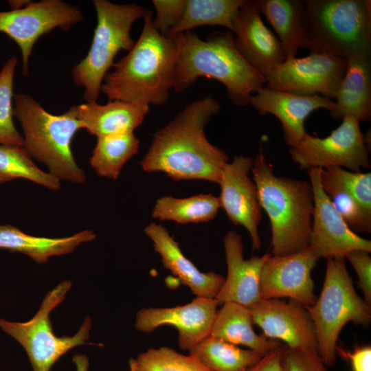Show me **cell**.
<instances>
[{
	"mask_svg": "<svg viewBox=\"0 0 371 371\" xmlns=\"http://www.w3.org/2000/svg\"><path fill=\"white\" fill-rule=\"evenodd\" d=\"M247 0H187L183 17L170 35L204 25L222 26L234 33L240 8Z\"/></svg>",
	"mask_w": 371,
	"mask_h": 371,
	"instance_id": "cell-28",
	"label": "cell"
},
{
	"mask_svg": "<svg viewBox=\"0 0 371 371\" xmlns=\"http://www.w3.org/2000/svg\"><path fill=\"white\" fill-rule=\"evenodd\" d=\"M13 102V114L21 126L23 148L29 155L44 164L59 180L84 183L86 174L71 148L75 134L82 129L73 110L53 115L26 93L14 95Z\"/></svg>",
	"mask_w": 371,
	"mask_h": 371,
	"instance_id": "cell-6",
	"label": "cell"
},
{
	"mask_svg": "<svg viewBox=\"0 0 371 371\" xmlns=\"http://www.w3.org/2000/svg\"><path fill=\"white\" fill-rule=\"evenodd\" d=\"M322 187L352 231L370 234L371 213L367 212L352 195L336 187L330 186Z\"/></svg>",
	"mask_w": 371,
	"mask_h": 371,
	"instance_id": "cell-35",
	"label": "cell"
},
{
	"mask_svg": "<svg viewBox=\"0 0 371 371\" xmlns=\"http://www.w3.org/2000/svg\"><path fill=\"white\" fill-rule=\"evenodd\" d=\"M71 287L64 280L49 291L30 320L16 322L0 319V328L18 341L25 350L33 371H50L56 362L71 349L87 344L91 319L87 317L78 332L72 336H57L53 330L51 312L61 304Z\"/></svg>",
	"mask_w": 371,
	"mask_h": 371,
	"instance_id": "cell-9",
	"label": "cell"
},
{
	"mask_svg": "<svg viewBox=\"0 0 371 371\" xmlns=\"http://www.w3.org/2000/svg\"><path fill=\"white\" fill-rule=\"evenodd\" d=\"M20 178L51 190L60 188V180L40 169L23 146L0 144V183Z\"/></svg>",
	"mask_w": 371,
	"mask_h": 371,
	"instance_id": "cell-31",
	"label": "cell"
},
{
	"mask_svg": "<svg viewBox=\"0 0 371 371\" xmlns=\"http://www.w3.org/2000/svg\"><path fill=\"white\" fill-rule=\"evenodd\" d=\"M219 103L210 95L187 105L153 137L141 161L148 172H163L175 181L205 180L218 183L227 155L205 134Z\"/></svg>",
	"mask_w": 371,
	"mask_h": 371,
	"instance_id": "cell-1",
	"label": "cell"
},
{
	"mask_svg": "<svg viewBox=\"0 0 371 371\" xmlns=\"http://www.w3.org/2000/svg\"><path fill=\"white\" fill-rule=\"evenodd\" d=\"M218 306L215 299L196 297L184 305L143 308L136 313L135 327L150 333L161 326H174L179 348L188 351L210 335Z\"/></svg>",
	"mask_w": 371,
	"mask_h": 371,
	"instance_id": "cell-16",
	"label": "cell"
},
{
	"mask_svg": "<svg viewBox=\"0 0 371 371\" xmlns=\"http://www.w3.org/2000/svg\"><path fill=\"white\" fill-rule=\"evenodd\" d=\"M97 25L87 56L71 70L73 81L82 87L86 102H97L108 70L122 49L129 51L135 41L131 36L133 23L148 10L136 4L120 5L107 0H93Z\"/></svg>",
	"mask_w": 371,
	"mask_h": 371,
	"instance_id": "cell-7",
	"label": "cell"
},
{
	"mask_svg": "<svg viewBox=\"0 0 371 371\" xmlns=\"http://www.w3.org/2000/svg\"><path fill=\"white\" fill-rule=\"evenodd\" d=\"M318 260L310 247L285 256L269 254L260 273V298L288 297L304 306L313 305L317 297L311 272Z\"/></svg>",
	"mask_w": 371,
	"mask_h": 371,
	"instance_id": "cell-15",
	"label": "cell"
},
{
	"mask_svg": "<svg viewBox=\"0 0 371 371\" xmlns=\"http://www.w3.org/2000/svg\"><path fill=\"white\" fill-rule=\"evenodd\" d=\"M86 370H87V367L85 366V365L82 367L80 366V368H78L79 371H86Z\"/></svg>",
	"mask_w": 371,
	"mask_h": 371,
	"instance_id": "cell-42",
	"label": "cell"
},
{
	"mask_svg": "<svg viewBox=\"0 0 371 371\" xmlns=\"http://www.w3.org/2000/svg\"><path fill=\"white\" fill-rule=\"evenodd\" d=\"M220 207L218 197L211 194L183 199L164 196L155 202L152 216L160 221H173L180 224L199 223L214 218Z\"/></svg>",
	"mask_w": 371,
	"mask_h": 371,
	"instance_id": "cell-30",
	"label": "cell"
},
{
	"mask_svg": "<svg viewBox=\"0 0 371 371\" xmlns=\"http://www.w3.org/2000/svg\"><path fill=\"white\" fill-rule=\"evenodd\" d=\"M334 101L320 95H304L273 89L265 85L250 98L249 104L260 114H271L281 123L284 140L288 146L297 145L307 134L304 122L317 109L331 111Z\"/></svg>",
	"mask_w": 371,
	"mask_h": 371,
	"instance_id": "cell-18",
	"label": "cell"
},
{
	"mask_svg": "<svg viewBox=\"0 0 371 371\" xmlns=\"http://www.w3.org/2000/svg\"><path fill=\"white\" fill-rule=\"evenodd\" d=\"M234 35L242 56L265 78L286 59L280 41L264 23L255 1H246L240 8Z\"/></svg>",
	"mask_w": 371,
	"mask_h": 371,
	"instance_id": "cell-19",
	"label": "cell"
},
{
	"mask_svg": "<svg viewBox=\"0 0 371 371\" xmlns=\"http://www.w3.org/2000/svg\"><path fill=\"white\" fill-rule=\"evenodd\" d=\"M282 346L264 355L257 363L247 371H283L281 365Z\"/></svg>",
	"mask_w": 371,
	"mask_h": 371,
	"instance_id": "cell-40",
	"label": "cell"
},
{
	"mask_svg": "<svg viewBox=\"0 0 371 371\" xmlns=\"http://www.w3.org/2000/svg\"><path fill=\"white\" fill-rule=\"evenodd\" d=\"M322 186L340 188L352 195L371 213V173L352 172L342 168H322L320 172Z\"/></svg>",
	"mask_w": 371,
	"mask_h": 371,
	"instance_id": "cell-34",
	"label": "cell"
},
{
	"mask_svg": "<svg viewBox=\"0 0 371 371\" xmlns=\"http://www.w3.org/2000/svg\"><path fill=\"white\" fill-rule=\"evenodd\" d=\"M336 352L348 360L352 371H371V346L356 347L352 352L337 346Z\"/></svg>",
	"mask_w": 371,
	"mask_h": 371,
	"instance_id": "cell-39",
	"label": "cell"
},
{
	"mask_svg": "<svg viewBox=\"0 0 371 371\" xmlns=\"http://www.w3.org/2000/svg\"><path fill=\"white\" fill-rule=\"evenodd\" d=\"M128 364L130 371H211L189 355L166 346L149 348Z\"/></svg>",
	"mask_w": 371,
	"mask_h": 371,
	"instance_id": "cell-32",
	"label": "cell"
},
{
	"mask_svg": "<svg viewBox=\"0 0 371 371\" xmlns=\"http://www.w3.org/2000/svg\"><path fill=\"white\" fill-rule=\"evenodd\" d=\"M330 114L336 120L350 115L359 122L371 118L370 57L357 56L347 60Z\"/></svg>",
	"mask_w": 371,
	"mask_h": 371,
	"instance_id": "cell-23",
	"label": "cell"
},
{
	"mask_svg": "<svg viewBox=\"0 0 371 371\" xmlns=\"http://www.w3.org/2000/svg\"><path fill=\"white\" fill-rule=\"evenodd\" d=\"M249 308L253 322L267 338L283 341L291 348L317 350L313 322L300 302L260 299Z\"/></svg>",
	"mask_w": 371,
	"mask_h": 371,
	"instance_id": "cell-17",
	"label": "cell"
},
{
	"mask_svg": "<svg viewBox=\"0 0 371 371\" xmlns=\"http://www.w3.org/2000/svg\"><path fill=\"white\" fill-rule=\"evenodd\" d=\"M156 16L153 27L164 35H170L181 21L187 0H153Z\"/></svg>",
	"mask_w": 371,
	"mask_h": 371,
	"instance_id": "cell-37",
	"label": "cell"
},
{
	"mask_svg": "<svg viewBox=\"0 0 371 371\" xmlns=\"http://www.w3.org/2000/svg\"><path fill=\"white\" fill-rule=\"evenodd\" d=\"M251 170L260 205L271 224V254L285 256L308 249L314 207L310 181L277 176L262 147Z\"/></svg>",
	"mask_w": 371,
	"mask_h": 371,
	"instance_id": "cell-4",
	"label": "cell"
},
{
	"mask_svg": "<svg viewBox=\"0 0 371 371\" xmlns=\"http://www.w3.org/2000/svg\"><path fill=\"white\" fill-rule=\"evenodd\" d=\"M321 169L308 170L314 198L310 247L319 259L345 258L355 250L370 253L371 241L349 227L324 191L320 181Z\"/></svg>",
	"mask_w": 371,
	"mask_h": 371,
	"instance_id": "cell-13",
	"label": "cell"
},
{
	"mask_svg": "<svg viewBox=\"0 0 371 371\" xmlns=\"http://www.w3.org/2000/svg\"><path fill=\"white\" fill-rule=\"evenodd\" d=\"M188 352L190 356L211 371H247L263 356L212 335L201 341Z\"/></svg>",
	"mask_w": 371,
	"mask_h": 371,
	"instance_id": "cell-27",
	"label": "cell"
},
{
	"mask_svg": "<svg viewBox=\"0 0 371 371\" xmlns=\"http://www.w3.org/2000/svg\"><path fill=\"white\" fill-rule=\"evenodd\" d=\"M289 153L302 170L339 167L359 172L370 167L359 121L350 115L344 117L341 124L324 138L307 133Z\"/></svg>",
	"mask_w": 371,
	"mask_h": 371,
	"instance_id": "cell-10",
	"label": "cell"
},
{
	"mask_svg": "<svg viewBox=\"0 0 371 371\" xmlns=\"http://www.w3.org/2000/svg\"><path fill=\"white\" fill-rule=\"evenodd\" d=\"M255 2L261 14L273 27L286 59L296 57L299 49H306L304 1L256 0Z\"/></svg>",
	"mask_w": 371,
	"mask_h": 371,
	"instance_id": "cell-26",
	"label": "cell"
},
{
	"mask_svg": "<svg viewBox=\"0 0 371 371\" xmlns=\"http://www.w3.org/2000/svg\"><path fill=\"white\" fill-rule=\"evenodd\" d=\"M17 58H10L0 71V144L23 147V138L13 121V88Z\"/></svg>",
	"mask_w": 371,
	"mask_h": 371,
	"instance_id": "cell-33",
	"label": "cell"
},
{
	"mask_svg": "<svg viewBox=\"0 0 371 371\" xmlns=\"http://www.w3.org/2000/svg\"><path fill=\"white\" fill-rule=\"evenodd\" d=\"M31 1L26 0H10L8 1V3L10 7V10H16L23 8L27 5Z\"/></svg>",
	"mask_w": 371,
	"mask_h": 371,
	"instance_id": "cell-41",
	"label": "cell"
},
{
	"mask_svg": "<svg viewBox=\"0 0 371 371\" xmlns=\"http://www.w3.org/2000/svg\"><path fill=\"white\" fill-rule=\"evenodd\" d=\"M89 163L100 177L116 179L124 165L139 150V140L133 131L97 138Z\"/></svg>",
	"mask_w": 371,
	"mask_h": 371,
	"instance_id": "cell-29",
	"label": "cell"
},
{
	"mask_svg": "<svg viewBox=\"0 0 371 371\" xmlns=\"http://www.w3.org/2000/svg\"><path fill=\"white\" fill-rule=\"evenodd\" d=\"M178 47L173 89L181 92L201 76L216 80L226 88L231 101L240 106L266 84L264 76L244 59L232 32L216 31L201 40L190 31L173 35Z\"/></svg>",
	"mask_w": 371,
	"mask_h": 371,
	"instance_id": "cell-3",
	"label": "cell"
},
{
	"mask_svg": "<svg viewBox=\"0 0 371 371\" xmlns=\"http://www.w3.org/2000/svg\"><path fill=\"white\" fill-rule=\"evenodd\" d=\"M281 365L283 371H326L317 350L281 348Z\"/></svg>",
	"mask_w": 371,
	"mask_h": 371,
	"instance_id": "cell-36",
	"label": "cell"
},
{
	"mask_svg": "<svg viewBox=\"0 0 371 371\" xmlns=\"http://www.w3.org/2000/svg\"><path fill=\"white\" fill-rule=\"evenodd\" d=\"M253 323L249 307L226 302L216 311L210 335L236 346H246L262 355L282 346L279 341L258 335Z\"/></svg>",
	"mask_w": 371,
	"mask_h": 371,
	"instance_id": "cell-24",
	"label": "cell"
},
{
	"mask_svg": "<svg viewBox=\"0 0 371 371\" xmlns=\"http://www.w3.org/2000/svg\"><path fill=\"white\" fill-rule=\"evenodd\" d=\"M314 324L317 352L324 363L333 366L340 332L352 322L368 326L371 305L356 292L344 258H328L321 293L311 306H305Z\"/></svg>",
	"mask_w": 371,
	"mask_h": 371,
	"instance_id": "cell-8",
	"label": "cell"
},
{
	"mask_svg": "<svg viewBox=\"0 0 371 371\" xmlns=\"http://www.w3.org/2000/svg\"><path fill=\"white\" fill-rule=\"evenodd\" d=\"M95 237L96 234L89 229L63 238L39 237L8 224L0 225V249L22 253L38 263H45L52 256L69 254Z\"/></svg>",
	"mask_w": 371,
	"mask_h": 371,
	"instance_id": "cell-25",
	"label": "cell"
},
{
	"mask_svg": "<svg viewBox=\"0 0 371 371\" xmlns=\"http://www.w3.org/2000/svg\"><path fill=\"white\" fill-rule=\"evenodd\" d=\"M306 49L346 61L370 57V0H305Z\"/></svg>",
	"mask_w": 371,
	"mask_h": 371,
	"instance_id": "cell-5",
	"label": "cell"
},
{
	"mask_svg": "<svg viewBox=\"0 0 371 371\" xmlns=\"http://www.w3.org/2000/svg\"><path fill=\"white\" fill-rule=\"evenodd\" d=\"M346 65L347 61L332 55L310 52L305 57L285 59L266 76L265 86L299 95L335 99Z\"/></svg>",
	"mask_w": 371,
	"mask_h": 371,
	"instance_id": "cell-12",
	"label": "cell"
},
{
	"mask_svg": "<svg viewBox=\"0 0 371 371\" xmlns=\"http://www.w3.org/2000/svg\"><path fill=\"white\" fill-rule=\"evenodd\" d=\"M138 40L104 77L101 91L109 101L149 106L167 102L173 89L178 47L173 35H164L153 25L148 10Z\"/></svg>",
	"mask_w": 371,
	"mask_h": 371,
	"instance_id": "cell-2",
	"label": "cell"
},
{
	"mask_svg": "<svg viewBox=\"0 0 371 371\" xmlns=\"http://www.w3.org/2000/svg\"><path fill=\"white\" fill-rule=\"evenodd\" d=\"M82 19L79 7L62 0L31 1L23 8L0 12V32L20 48L23 74L27 76L29 60L37 40L56 28L67 30Z\"/></svg>",
	"mask_w": 371,
	"mask_h": 371,
	"instance_id": "cell-11",
	"label": "cell"
},
{
	"mask_svg": "<svg viewBox=\"0 0 371 371\" xmlns=\"http://www.w3.org/2000/svg\"><path fill=\"white\" fill-rule=\"evenodd\" d=\"M254 159L243 155L235 156L223 168L218 185V196L229 221L235 225H242L249 232L253 251L261 247L258 227L262 218L258 190L249 176Z\"/></svg>",
	"mask_w": 371,
	"mask_h": 371,
	"instance_id": "cell-14",
	"label": "cell"
},
{
	"mask_svg": "<svg viewBox=\"0 0 371 371\" xmlns=\"http://www.w3.org/2000/svg\"><path fill=\"white\" fill-rule=\"evenodd\" d=\"M345 258L358 276V284L363 293V300L371 305V258L369 252L355 250L348 254Z\"/></svg>",
	"mask_w": 371,
	"mask_h": 371,
	"instance_id": "cell-38",
	"label": "cell"
},
{
	"mask_svg": "<svg viewBox=\"0 0 371 371\" xmlns=\"http://www.w3.org/2000/svg\"><path fill=\"white\" fill-rule=\"evenodd\" d=\"M144 233L153 242L164 267L198 297L215 299L225 278L214 272H201L183 254L177 242L161 225L150 223Z\"/></svg>",
	"mask_w": 371,
	"mask_h": 371,
	"instance_id": "cell-21",
	"label": "cell"
},
{
	"mask_svg": "<svg viewBox=\"0 0 371 371\" xmlns=\"http://www.w3.org/2000/svg\"><path fill=\"white\" fill-rule=\"evenodd\" d=\"M223 245L227 273L215 300L218 305L234 302L249 307L261 299L260 273L269 254L245 259L241 236L235 231L224 236Z\"/></svg>",
	"mask_w": 371,
	"mask_h": 371,
	"instance_id": "cell-20",
	"label": "cell"
},
{
	"mask_svg": "<svg viewBox=\"0 0 371 371\" xmlns=\"http://www.w3.org/2000/svg\"><path fill=\"white\" fill-rule=\"evenodd\" d=\"M80 121L82 128L98 137L134 131L148 113L149 106L132 104L119 100L106 104L86 102L71 107Z\"/></svg>",
	"mask_w": 371,
	"mask_h": 371,
	"instance_id": "cell-22",
	"label": "cell"
}]
</instances>
